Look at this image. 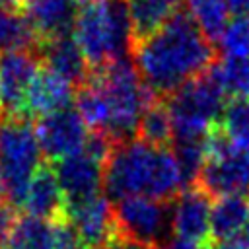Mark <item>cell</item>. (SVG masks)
<instances>
[{"label": "cell", "instance_id": "1", "mask_svg": "<svg viewBox=\"0 0 249 249\" xmlns=\"http://www.w3.org/2000/svg\"><path fill=\"white\" fill-rule=\"evenodd\" d=\"M216 51L212 41L183 12L154 33L134 41L132 62L144 84L160 97L208 72Z\"/></svg>", "mask_w": 249, "mask_h": 249}, {"label": "cell", "instance_id": "2", "mask_svg": "<svg viewBox=\"0 0 249 249\" xmlns=\"http://www.w3.org/2000/svg\"><path fill=\"white\" fill-rule=\"evenodd\" d=\"M109 200L144 196L171 202L187 185L175 154L167 146H152L140 138L111 148L103 167Z\"/></svg>", "mask_w": 249, "mask_h": 249}, {"label": "cell", "instance_id": "3", "mask_svg": "<svg viewBox=\"0 0 249 249\" xmlns=\"http://www.w3.org/2000/svg\"><path fill=\"white\" fill-rule=\"evenodd\" d=\"M86 82H91L107 103L109 126L105 136L113 144L136 138L142 115L152 103L160 99L144 84L128 56L93 68Z\"/></svg>", "mask_w": 249, "mask_h": 249}, {"label": "cell", "instance_id": "4", "mask_svg": "<svg viewBox=\"0 0 249 249\" xmlns=\"http://www.w3.org/2000/svg\"><path fill=\"white\" fill-rule=\"evenodd\" d=\"M72 37L91 68L126 56L130 45H134V33L124 0L82 6Z\"/></svg>", "mask_w": 249, "mask_h": 249}, {"label": "cell", "instance_id": "5", "mask_svg": "<svg viewBox=\"0 0 249 249\" xmlns=\"http://www.w3.org/2000/svg\"><path fill=\"white\" fill-rule=\"evenodd\" d=\"M224 97L226 93L222 91L212 70L167 95L165 107L171 119L173 144L204 140L224 113Z\"/></svg>", "mask_w": 249, "mask_h": 249}, {"label": "cell", "instance_id": "6", "mask_svg": "<svg viewBox=\"0 0 249 249\" xmlns=\"http://www.w3.org/2000/svg\"><path fill=\"white\" fill-rule=\"evenodd\" d=\"M41 156L35 126L27 117H10L0 126V173L14 206L21 204L29 181L41 169Z\"/></svg>", "mask_w": 249, "mask_h": 249}, {"label": "cell", "instance_id": "7", "mask_svg": "<svg viewBox=\"0 0 249 249\" xmlns=\"http://www.w3.org/2000/svg\"><path fill=\"white\" fill-rule=\"evenodd\" d=\"M208 156L195 185L210 196L249 195V150L237 148L214 126L206 138Z\"/></svg>", "mask_w": 249, "mask_h": 249}, {"label": "cell", "instance_id": "8", "mask_svg": "<svg viewBox=\"0 0 249 249\" xmlns=\"http://www.w3.org/2000/svg\"><path fill=\"white\" fill-rule=\"evenodd\" d=\"M115 222L119 239H134L148 245H160L169 231V202L132 196L117 200Z\"/></svg>", "mask_w": 249, "mask_h": 249}, {"label": "cell", "instance_id": "9", "mask_svg": "<svg viewBox=\"0 0 249 249\" xmlns=\"http://www.w3.org/2000/svg\"><path fill=\"white\" fill-rule=\"evenodd\" d=\"M66 222L72 226L78 243L86 249L113 245L119 239L115 206L103 195L66 204Z\"/></svg>", "mask_w": 249, "mask_h": 249}, {"label": "cell", "instance_id": "10", "mask_svg": "<svg viewBox=\"0 0 249 249\" xmlns=\"http://www.w3.org/2000/svg\"><path fill=\"white\" fill-rule=\"evenodd\" d=\"M35 132L43 156L54 161L82 152L91 134L80 113L70 107L41 117Z\"/></svg>", "mask_w": 249, "mask_h": 249}, {"label": "cell", "instance_id": "11", "mask_svg": "<svg viewBox=\"0 0 249 249\" xmlns=\"http://www.w3.org/2000/svg\"><path fill=\"white\" fill-rule=\"evenodd\" d=\"M210 195L204 193L198 185L185 187L171 202H169V231L173 237L210 245V216L212 202Z\"/></svg>", "mask_w": 249, "mask_h": 249}, {"label": "cell", "instance_id": "12", "mask_svg": "<svg viewBox=\"0 0 249 249\" xmlns=\"http://www.w3.org/2000/svg\"><path fill=\"white\" fill-rule=\"evenodd\" d=\"M103 167L105 161L86 148L78 154L58 160L53 171L66 204L97 196L103 187Z\"/></svg>", "mask_w": 249, "mask_h": 249}, {"label": "cell", "instance_id": "13", "mask_svg": "<svg viewBox=\"0 0 249 249\" xmlns=\"http://www.w3.org/2000/svg\"><path fill=\"white\" fill-rule=\"evenodd\" d=\"M78 239L66 220H39L23 216L14 222L6 249H76Z\"/></svg>", "mask_w": 249, "mask_h": 249}, {"label": "cell", "instance_id": "14", "mask_svg": "<svg viewBox=\"0 0 249 249\" xmlns=\"http://www.w3.org/2000/svg\"><path fill=\"white\" fill-rule=\"evenodd\" d=\"M39 64L31 51L0 53V103L10 117L23 115L27 88Z\"/></svg>", "mask_w": 249, "mask_h": 249}, {"label": "cell", "instance_id": "15", "mask_svg": "<svg viewBox=\"0 0 249 249\" xmlns=\"http://www.w3.org/2000/svg\"><path fill=\"white\" fill-rule=\"evenodd\" d=\"M72 101L74 84L51 68H39L25 93L23 115H37L41 119L45 115L68 109Z\"/></svg>", "mask_w": 249, "mask_h": 249}, {"label": "cell", "instance_id": "16", "mask_svg": "<svg viewBox=\"0 0 249 249\" xmlns=\"http://www.w3.org/2000/svg\"><path fill=\"white\" fill-rule=\"evenodd\" d=\"M25 18L41 43L72 33L78 0H25Z\"/></svg>", "mask_w": 249, "mask_h": 249}, {"label": "cell", "instance_id": "17", "mask_svg": "<svg viewBox=\"0 0 249 249\" xmlns=\"http://www.w3.org/2000/svg\"><path fill=\"white\" fill-rule=\"evenodd\" d=\"M19 206L27 212V216L39 220H64L66 200L53 169L41 165V169L29 181Z\"/></svg>", "mask_w": 249, "mask_h": 249}, {"label": "cell", "instance_id": "18", "mask_svg": "<svg viewBox=\"0 0 249 249\" xmlns=\"http://www.w3.org/2000/svg\"><path fill=\"white\" fill-rule=\"evenodd\" d=\"M41 54L53 72L60 74L74 86L76 84L84 86L86 80L89 78V72H91L89 64H88L84 53L80 51L78 43L74 41L72 33L41 43Z\"/></svg>", "mask_w": 249, "mask_h": 249}, {"label": "cell", "instance_id": "19", "mask_svg": "<svg viewBox=\"0 0 249 249\" xmlns=\"http://www.w3.org/2000/svg\"><path fill=\"white\" fill-rule=\"evenodd\" d=\"M183 0H124L130 16L134 41L154 33L181 12Z\"/></svg>", "mask_w": 249, "mask_h": 249}, {"label": "cell", "instance_id": "20", "mask_svg": "<svg viewBox=\"0 0 249 249\" xmlns=\"http://www.w3.org/2000/svg\"><path fill=\"white\" fill-rule=\"evenodd\" d=\"M247 226V200L243 196H222L212 204V239L226 241L237 237Z\"/></svg>", "mask_w": 249, "mask_h": 249}, {"label": "cell", "instance_id": "21", "mask_svg": "<svg viewBox=\"0 0 249 249\" xmlns=\"http://www.w3.org/2000/svg\"><path fill=\"white\" fill-rule=\"evenodd\" d=\"M210 70L226 95L249 99V56H224Z\"/></svg>", "mask_w": 249, "mask_h": 249}, {"label": "cell", "instance_id": "22", "mask_svg": "<svg viewBox=\"0 0 249 249\" xmlns=\"http://www.w3.org/2000/svg\"><path fill=\"white\" fill-rule=\"evenodd\" d=\"M185 2H187L189 18L198 25V29L210 41H218L231 14L228 0H185Z\"/></svg>", "mask_w": 249, "mask_h": 249}, {"label": "cell", "instance_id": "23", "mask_svg": "<svg viewBox=\"0 0 249 249\" xmlns=\"http://www.w3.org/2000/svg\"><path fill=\"white\" fill-rule=\"evenodd\" d=\"M37 35L27 18L14 10H0V53L31 51Z\"/></svg>", "mask_w": 249, "mask_h": 249}, {"label": "cell", "instance_id": "24", "mask_svg": "<svg viewBox=\"0 0 249 249\" xmlns=\"http://www.w3.org/2000/svg\"><path fill=\"white\" fill-rule=\"evenodd\" d=\"M216 126L228 142L249 150V99H231L226 103Z\"/></svg>", "mask_w": 249, "mask_h": 249}, {"label": "cell", "instance_id": "25", "mask_svg": "<svg viewBox=\"0 0 249 249\" xmlns=\"http://www.w3.org/2000/svg\"><path fill=\"white\" fill-rule=\"evenodd\" d=\"M136 138L152 144V146H167L173 142V128H171V119L167 113L165 103L160 99L152 103L146 113L140 119Z\"/></svg>", "mask_w": 249, "mask_h": 249}, {"label": "cell", "instance_id": "26", "mask_svg": "<svg viewBox=\"0 0 249 249\" xmlns=\"http://www.w3.org/2000/svg\"><path fill=\"white\" fill-rule=\"evenodd\" d=\"M224 56H249V16H233L218 37Z\"/></svg>", "mask_w": 249, "mask_h": 249}, {"label": "cell", "instance_id": "27", "mask_svg": "<svg viewBox=\"0 0 249 249\" xmlns=\"http://www.w3.org/2000/svg\"><path fill=\"white\" fill-rule=\"evenodd\" d=\"M14 222L16 220H14L12 208L8 204H2L0 202V243L6 241V237H8V233H10L12 226H14Z\"/></svg>", "mask_w": 249, "mask_h": 249}, {"label": "cell", "instance_id": "28", "mask_svg": "<svg viewBox=\"0 0 249 249\" xmlns=\"http://www.w3.org/2000/svg\"><path fill=\"white\" fill-rule=\"evenodd\" d=\"M154 249H212L210 245H200V243H191V241H183V239H165L163 243L156 245Z\"/></svg>", "mask_w": 249, "mask_h": 249}, {"label": "cell", "instance_id": "29", "mask_svg": "<svg viewBox=\"0 0 249 249\" xmlns=\"http://www.w3.org/2000/svg\"><path fill=\"white\" fill-rule=\"evenodd\" d=\"M216 249H249V237L247 235H237V237L220 241Z\"/></svg>", "mask_w": 249, "mask_h": 249}, {"label": "cell", "instance_id": "30", "mask_svg": "<svg viewBox=\"0 0 249 249\" xmlns=\"http://www.w3.org/2000/svg\"><path fill=\"white\" fill-rule=\"evenodd\" d=\"M233 16H249V0H228Z\"/></svg>", "mask_w": 249, "mask_h": 249}, {"label": "cell", "instance_id": "31", "mask_svg": "<svg viewBox=\"0 0 249 249\" xmlns=\"http://www.w3.org/2000/svg\"><path fill=\"white\" fill-rule=\"evenodd\" d=\"M117 247L119 249H154V245L134 241V239H117Z\"/></svg>", "mask_w": 249, "mask_h": 249}, {"label": "cell", "instance_id": "32", "mask_svg": "<svg viewBox=\"0 0 249 249\" xmlns=\"http://www.w3.org/2000/svg\"><path fill=\"white\" fill-rule=\"evenodd\" d=\"M23 2L25 0H0V10H18V8H23Z\"/></svg>", "mask_w": 249, "mask_h": 249}, {"label": "cell", "instance_id": "33", "mask_svg": "<svg viewBox=\"0 0 249 249\" xmlns=\"http://www.w3.org/2000/svg\"><path fill=\"white\" fill-rule=\"evenodd\" d=\"M78 2H82L84 6H88V4H105L109 0H78Z\"/></svg>", "mask_w": 249, "mask_h": 249}, {"label": "cell", "instance_id": "34", "mask_svg": "<svg viewBox=\"0 0 249 249\" xmlns=\"http://www.w3.org/2000/svg\"><path fill=\"white\" fill-rule=\"evenodd\" d=\"M245 235L249 237V200H247V226H245Z\"/></svg>", "mask_w": 249, "mask_h": 249}, {"label": "cell", "instance_id": "35", "mask_svg": "<svg viewBox=\"0 0 249 249\" xmlns=\"http://www.w3.org/2000/svg\"><path fill=\"white\" fill-rule=\"evenodd\" d=\"M97 249H119V247H117V243H113V245H105V247H97Z\"/></svg>", "mask_w": 249, "mask_h": 249}, {"label": "cell", "instance_id": "36", "mask_svg": "<svg viewBox=\"0 0 249 249\" xmlns=\"http://www.w3.org/2000/svg\"><path fill=\"white\" fill-rule=\"evenodd\" d=\"M4 195V181H2V173H0V196Z\"/></svg>", "mask_w": 249, "mask_h": 249}, {"label": "cell", "instance_id": "37", "mask_svg": "<svg viewBox=\"0 0 249 249\" xmlns=\"http://www.w3.org/2000/svg\"><path fill=\"white\" fill-rule=\"evenodd\" d=\"M0 107H2V103H0Z\"/></svg>", "mask_w": 249, "mask_h": 249}]
</instances>
